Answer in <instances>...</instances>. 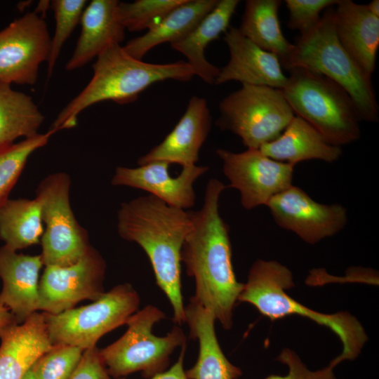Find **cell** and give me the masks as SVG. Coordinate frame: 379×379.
I'll list each match as a JSON object with an SVG mask.
<instances>
[{"mask_svg":"<svg viewBox=\"0 0 379 379\" xmlns=\"http://www.w3.org/2000/svg\"><path fill=\"white\" fill-rule=\"evenodd\" d=\"M0 340V379H22L53 346L44 313L37 312L1 329Z\"/></svg>","mask_w":379,"mask_h":379,"instance_id":"cell-19","label":"cell"},{"mask_svg":"<svg viewBox=\"0 0 379 379\" xmlns=\"http://www.w3.org/2000/svg\"><path fill=\"white\" fill-rule=\"evenodd\" d=\"M186 0H136L119 1L116 8L119 22L130 32L147 29L168 12Z\"/></svg>","mask_w":379,"mask_h":379,"instance_id":"cell-30","label":"cell"},{"mask_svg":"<svg viewBox=\"0 0 379 379\" xmlns=\"http://www.w3.org/2000/svg\"><path fill=\"white\" fill-rule=\"evenodd\" d=\"M218 108L215 124L238 135L247 149L277 138L295 116L281 90L265 86L242 84Z\"/></svg>","mask_w":379,"mask_h":379,"instance_id":"cell-8","label":"cell"},{"mask_svg":"<svg viewBox=\"0 0 379 379\" xmlns=\"http://www.w3.org/2000/svg\"><path fill=\"white\" fill-rule=\"evenodd\" d=\"M293 286V274L287 267L277 261L259 259L251 266L238 301L253 305L271 320L296 314L327 327L343 345L341 354L333 359V362L338 365L356 359L368 339L358 319L346 312L324 314L311 310L285 292Z\"/></svg>","mask_w":379,"mask_h":379,"instance_id":"cell-4","label":"cell"},{"mask_svg":"<svg viewBox=\"0 0 379 379\" xmlns=\"http://www.w3.org/2000/svg\"><path fill=\"white\" fill-rule=\"evenodd\" d=\"M277 360L288 366V373L285 375H270L264 379H336L333 373L336 366L332 361L326 367L311 371L298 355L288 348L283 349Z\"/></svg>","mask_w":379,"mask_h":379,"instance_id":"cell-34","label":"cell"},{"mask_svg":"<svg viewBox=\"0 0 379 379\" xmlns=\"http://www.w3.org/2000/svg\"><path fill=\"white\" fill-rule=\"evenodd\" d=\"M212 119L205 98L194 95L173 129L157 145L138 159V165L154 161L192 166L211 128Z\"/></svg>","mask_w":379,"mask_h":379,"instance_id":"cell-17","label":"cell"},{"mask_svg":"<svg viewBox=\"0 0 379 379\" xmlns=\"http://www.w3.org/2000/svg\"><path fill=\"white\" fill-rule=\"evenodd\" d=\"M266 206L280 227L311 244L338 234L348 220L343 205L319 203L293 185L272 197Z\"/></svg>","mask_w":379,"mask_h":379,"instance_id":"cell-14","label":"cell"},{"mask_svg":"<svg viewBox=\"0 0 379 379\" xmlns=\"http://www.w3.org/2000/svg\"><path fill=\"white\" fill-rule=\"evenodd\" d=\"M51 46L42 16L34 11L14 20L0 31V83L34 85Z\"/></svg>","mask_w":379,"mask_h":379,"instance_id":"cell-13","label":"cell"},{"mask_svg":"<svg viewBox=\"0 0 379 379\" xmlns=\"http://www.w3.org/2000/svg\"><path fill=\"white\" fill-rule=\"evenodd\" d=\"M84 350L67 345H53L32 366L36 379H67L77 366Z\"/></svg>","mask_w":379,"mask_h":379,"instance_id":"cell-32","label":"cell"},{"mask_svg":"<svg viewBox=\"0 0 379 379\" xmlns=\"http://www.w3.org/2000/svg\"><path fill=\"white\" fill-rule=\"evenodd\" d=\"M366 6L371 14L379 18V1L378 0H373L371 2H369L368 4H366Z\"/></svg>","mask_w":379,"mask_h":379,"instance_id":"cell-38","label":"cell"},{"mask_svg":"<svg viewBox=\"0 0 379 379\" xmlns=\"http://www.w3.org/2000/svg\"><path fill=\"white\" fill-rule=\"evenodd\" d=\"M280 89L295 115L331 145L341 147L361 137V118L350 94L328 77L303 68L289 71Z\"/></svg>","mask_w":379,"mask_h":379,"instance_id":"cell-6","label":"cell"},{"mask_svg":"<svg viewBox=\"0 0 379 379\" xmlns=\"http://www.w3.org/2000/svg\"><path fill=\"white\" fill-rule=\"evenodd\" d=\"M339 0H286L289 11L288 28L300 34L312 29L320 21L322 11L335 6Z\"/></svg>","mask_w":379,"mask_h":379,"instance_id":"cell-33","label":"cell"},{"mask_svg":"<svg viewBox=\"0 0 379 379\" xmlns=\"http://www.w3.org/2000/svg\"><path fill=\"white\" fill-rule=\"evenodd\" d=\"M105 260L92 246L72 265L45 266L39 283V310L56 314L81 300H97L105 292Z\"/></svg>","mask_w":379,"mask_h":379,"instance_id":"cell-12","label":"cell"},{"mask_svg":"<svg viewBox=\"0 0 379 379\" xmlns=\"http://www.w3.org/2000/svg\"><path fill=\"white\" fill-rule=\"evenodd\" d=\"M117 0H93L86 6L81 32L65 69L73 71L97 58L108 47L124 40L125 28L117 19Z\"/></svg>","mask_w":379,"mask_h":379,"instance_id":"cell-22","label":"cell"},{"mask_svg":"<svg viewBox=\"0 0 379 379\" xmlns=\"http://www.w3.org/2000/svg\"><path fill=\"white\" fill-rule=\"evenodd\" d=\"M280 0H247L241 17L240 32L263 50L276 55L281 65L290 55L293 44L284 35L278 11Z\"/></svg>","mask_w":379,"mask_h":379,"instance_id":"cell-26","label":"cell"},{"mask_svg":"<svg viewBox=\"0 0 379 379\" xmlns=\"http://www.w3.org/2000/svg\"><path fill=\"white\" fill-rule=\"evenodd\" d=\"M22 379H36L32 369L27 372Z\"/></svg>","mask_w":379,"mask_h":379,"instance_id":"cell-39","label":"cell"},{"mask_svg":"<svg viewBox=\"0 0 379 379\" xmlns=\"http://www.w3.org/2000/svg\"><path fill=\"white\" fill-rule=\"evenodd\" d=\"M140 296L128 283L105 292L92 303L56 314L44 313L52 345H67L84 351L96 346L105 334L123 324L136 312Z\"/></svg>","mask_w":379,"mask_h":379,"instance_id":"cell-9","label":"cell"},{"mask_svg":"<svg viewBox=\"0 0 379 379\" xmlns=\"http://www.w3.org/2000/svg\"><path fill=\"white\" fill-rule=\"evenodd\" d=\"M67 379H112L95 346L86 350L77 366Z\"/></svg>","mask_w":379,"mask_h":379,"instance_id":"cell-35","label":"cell"},{"mask_svg":"<svg viewBox=\"0 0 379 379\" xmlns=\"http://www.w3.org/2000/svg\"><path fill=\"white\" fill-rule=\"evenodd\" d=\"M170 164L154 161L136 168L117 167L111 183L146 191L170 206L183 210L192 207L196 201L194 183L208 171L197 164L182 167L175 177L169 172Z\"/></svg>","mask_w":379,"mask_h":379,"instance_id":"cell-15","label":"cell"},{"mask_svg":"<svg viewBox=\"0 0 379 379\" xmlns=\"http://www.w3.org/2000/svg\"><path fill=\"white\" fill-rule=\"evenodd\" d=\"M334 8L337 36L345 49L371 78L379 46V18L366 4L339 0Z\"/></svg>","mask_w":379,"mask_h":379,"instance_id":"cell-20","label":"cell"},{"mask_svg":"<svg viewBox=\"0 0 379 379\" xmlns=\"http://www.w3.org/2000/svg\"><path fill=\"white\" fill-rule=\"evenodd\" d=\"M164 319L163 311L148 305L128 318L126 323L128 328L118 340L99 349L112 378H122L138 371L149 378L166 371L171 355L186 343V337L178 326H173L165 336L154 335V325Z\"/></svg>","mask_w":379,"mask_h":379,"instance_id":"cell-7","label":"cell"},{"mask_svg":"<svg viewBox=\"0 0 379 379\" xmlns=\"http://www.w3.org/2000/svg\"><path fill=\"white\" fill-rule=\"evenodd\" d=\"M218 0H186L153 24L142 36L128 41L124 50L142 60L155 46L175 42L190 33L214 8Z\"/></svg>","mask_w":379,"mask_h":379,"instance_id":"cell-25","label":"cell"},{"mask_svg":"<svg viewBox=\"0 0 379 379\" xmlns=\"http://www.w3.org/2000/svg\"><path fill=\"white\" fill-rule=\"evenodd\" d=\"M227 187L218 179L209 180L201 208L190 211L192 227L180 256L187 275L194 279L191 298L210 310L226 330L232 326L233 310L244 286L234 272L230 227L219 210L220 196Z\"/></svg>","mask_w":379,"mask_h":379,"instance_id":"cell-1","label":"cell"},{"mask_svg":"<svg viewBox=\"0 0 379 379\" xmlns=\"http://www.w3.org/2000/svg\"><path fill=\"white\" fill-rule=\"evenodd\" d=\"M13 322L16 321L13 314L0 303V330Z\"/></svg>","mask_w":379,"mask_h":379,"instance_id":"cell-37","label":"cell"},{"mask_svg":"<svg viewBox=\"0 0 379 379\" xmlns=\"http://www.w3.org/2000/svg\"><path fill=\"white\" fill-rule=\"evenodd\" d=\"M44 121L31 96L0 83V148L14 144L20 137H35Z\"/></svg>","mask_w":379,"mask_h":379,"instance_id":"cell-27","label":"cell"},{"mask_svg":"<svg viewBox=\"0 0 379 379\" xmlns=\"http://www.w3.org/2000/svg\"><path fill=\"white\" fill-rule=\"evenodd\" d=\"M51 6L54 13L55 29L51 37L49 58L47 61V77H51L62 46L74 28L80 23L86 0H53Z\"/></svg>","mask_w":379,"mask_h":379,"instance_id":"cell-31","label":"cell"},{"mask_svg":"<svg viewBox=\"0 0 379 379\" xmlns=\"http://www.w3.org/2000/svg\"><path fill=\"white\" fill-rule=\"evenodd\" d=\"M230 58L216 78L215 84L239 81L241 84L283 88L288 80L279 58L245 37L238 28L230 27L223 38Z\"/></svg>","mask_w":379,"mask_h":379,"instance_id":"cell-16","label":"cell"},{"mask_svg":"<svg viewBox=\"0 0 379 379\" xmlns=\"http://www.w3.org/2000/svg\"><path fill=\"white\" fill-rule=\"evenodd\" d=\"M70 185L69 176L57 172L44 178L36 190L46 225L40 254L45 266L72 265L91 246L87 231L80 225L72 209Z\"/></svg>","mask_w":379,"mask_h":379,"instance_id":"cell-10","label":"cell"},{"mask_svg":"<svg viewBox=\"0 0 379 379\" xmlns=\"http://www.w3.org/2000/svg\"><path fill=\"white\" fill-rule=\"evenodd\" d=\"M43 265L41 255H25L0 247V303L18 324L39 310V276Z\"/></svg>","mask_w":379,"mask_h":379,"instance_id":"cell-18","label":"cell"},{"mask_svg":"<svg viewBox=\"0 0 379 379\" xmlns=\"http://www.w3.org/2000/svg\"><path fill=\"white\" fill-rule=\"evenodd\" d=\"M186 343L181 347L180 355L176 362L169 368L147 379H187L184 370V359ZM124 379V378H119Z\"/></svg>","mask_w":379,"mask_h":379,"instance_id":"cell-36","label":"cell"},{"mask_svg":"<svg viewBox=\"0 0 379 379\" xmlns=\"http://www.w3.org/2000/svg\"><path fill=\"white\" fill-rule=\"evenodd\" d=\"M44 229L41 205L33 199H8L0 207V239L17 251L40 242Z\"/></svg>","mask_w":379,"mask_h":379,"instance_id":"cell-28","label":"cell"},{"mask_svg":"<svg viewBox=\"0 0 379 379\" xmlns=\"http://www.w3.org/2000/svg\"><path fill=\"white\" fill-rule=\"evenodd\" d=\"M53 133H39L35 137L0 148V207L18 181L31 154L47 144Z\"/></svg>","mask_w":379,"mask_h":379,"instance_id":"cell-29","label":"cell"},{"mask_svg":"<svg viewBox=\"0 0 379 379\" xmlns=\"http://www.w3.org/2000/svg\"><path fill=\"white\" fill-rule=\"evenodd\" d=\"M185 321L190 338L199 343L195 364L185 371L187 379H238L242 371L223 353L218 340L215 318L212 312L190 298L185 306Z\"/></svg>","mask_w":379,"mask_h":379,"instance_id":"cell-21","label":"cell"},{"mask_svg":"<svg viewBox=\"0 0 379 379\" xmlns=\"http://www.w3.org/2000/svg\"><path fill=\"white\" fill-rule=\"evenodd\" d=\"M259 150L274 160L293 166L311 159L333 163L343 154L341 147L328 142L311 124L295 114L277 138L262 145Z\"/></svg>","mask_w":379,"mask_h":379,"instance_id":"cell-24","label":"cell"},{"mask_svg":"<svg viewBox=\"0 0 379 379\" xmlns=\"http://www.w3.org/2000/svg\"><path fill=\"white\" fill-rule=\"evenodd\" d=\"M239 0H218L214 8L181 39L171 44V48L187 59L194 76L208 84H215L220 69L208 62L205 50L230 27Z\"/></svg>","mask_w":379,"mask_h":379,"instance_id":"cell-23","label":"cell"},{"mask_svg":"<svg viewBox=\"0 0 379 379\" xmlns=\"http://www.w3.org/2000/svg\"><path fill=\"white\" fill-rule=\"evenodd\" d=\"M228 187L237 190L241 206L247 210L266 206L270 199L293 184L294 166L274 160L259 149L233 152L217 149Z\"/></svg>","mask_w":379,"mask_h":379,"instance_id":"cell-11","label":"cell"},{"mask_svg":"<svg viewBox=\"0 0 379 379\" xmlns=\"http://www.w3.org/2000/svg\"><path fill=\"white\" fill-rule=\"evenodd\" d=\"M281 67L288 72L303 68L321 74L343 88L351 96L361 120L376 123L379 106L371 78L340 44L334 25V8L329 7L319 23L300 34Z\"/></svg>","mask_w":379,"mask_h":379,"instance_id":"cell-5","label":"cell"},{"mask_svg":"<svg viewBox=\"0 0 379 379\" xmlns=\"http://www.w3.org/2000/svg\"><path fill=\"white\" fill-rule=\"evenodd\" d=\"M92 68L93 74L88 84L61 110L52 124L49 131L53 133L75 127L79 114L98 102L112 100L119 105L129 104L155 83L168 79L187 82L194 76L186 61L143 62L128 55L121 44L102 51Z\"/></svg>","mask_w":379,"mask_h":379,"instance_id":"cell-3","label":"cell"},{"mask_svg":"<svg viewBox=\"0 0 379 379\" xmlns=\"http://www.w3.org/2000/svg\"><path fill=\"white\" fill-rule=\"evenodd\" d=\"M192 227L190 212L148 194L121 204L117 212L119 236L138 244L147 254L156 283L168 299L173 320L185 323L181 289V249Z\"/></svg>","mask_w":379,"mask_h":379,"instance_id":"cell-2","label":"cell"}]
</instances>
